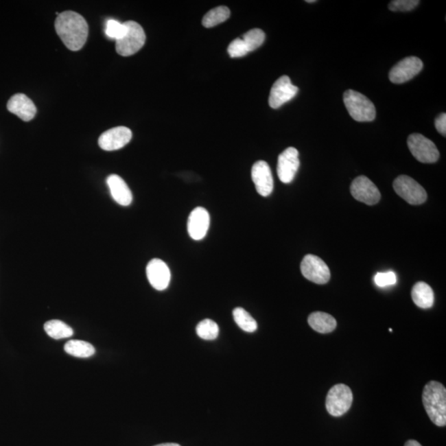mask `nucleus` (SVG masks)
Wrapping results in <instances>:
<instances>
[{
  "label": "nucleus",
  "instance_id": "obj_28",
  "mask_svg": "<svg viewBox=\"0 0 446 446\" xmlns=\"http://www.w3.org/2000/svg\"><path fill=\"white\" fill-rule=\"evenodd\" d=\"M419 0H393L389 3L388 9L392 12H408L419 5Z\"/></svg>",
  "mask_w": 446,
  "mask_h": 446
},
{
  "label": "nucleus",
  "instance_id": "obj_27",
  "mask_svg": "<svg viewBox=\"0 0 446 446\" xmlns=\"http://www.w3.org/2000/svg\"><path fill=\"white\" fill-rule=\"evenodd\" d=\"M125 23H121L115 19H109L106 24V35L109 38L117 40L123 38L126 34Z\"/></svg>",
  "mask_w": 446,
  "mask_h": 446
},
{
  "label": "nucleus",
  "instance_id": "obj_1",
  "mask_svg": "<svg viewBox=\"0 0 446 446\" xmlns=\"http://www.w3.org/2000/svg\"><path fill=\"white\" fill-rule=\"evenodd\" d=\"M55 28L56 34L71 51L80 50L86 43L88 23L82 16L75 12L64 11L59 14L56 19Z\"/></svg>",
  "mask_w": 446,
  "mask_h": 446
},
{
  "label": "nucleus",
  "instance_id": "obj_15",
  "mask_svg": "<svg viewBox=\"0 0 446 446\" xmlns=\"http://www.w3.org/2000/svg\"><path fill=\"white\" fill-rule=\"evenodd\" d=\"M147 277L154 289L162 291L167 289L172 274L165 262L160 259H153L147 266Z\"/></svg>",
  "mask_w": 446,
  "mask_h": 446
},
{
  "label": "nucleus",
  "instance_id": "obj_31",
  "mask_svg": "<svg viewBox=\"0 0 446 446\" xmlns=\"http://www.w3.org/2000/svg\"><path fill=\"white\" fill-rule=\"evenodd\" d=\"M435 127L438 132L441 133L442 136L446 135V115L445 113H441L435 120Z\"/></svg>",
  "mask_w": 446,
  "mask_h": 446
},
{
  "label": "nucleus",
  "instance_id": "obj_9",
  "mask_svg": "<svg viewBox=\"0 0 446 446\" xmlns=\"http://www.w3.org/2000/svg\"><path fill=\"white\" fill-rule=\"evenodd\" d=\"M423 68V63L416 56H408L400 60L389 72V80L393 84L407 82L419 74Z\"/></svg>",
  "mask_w": 446,
  "mask_h": 446
},
{
  "label": "nucleus",
  "instance_id": "obj_14",
  "mask_svg": "<svg viewBox=\"0 0 446 446\" xmlns=\"http://www.w3.org/2000/svg\"><path fill=\"white\" fill-rule=\"evenodd\" d=\"M251 178L254 182L255 189L259 196H269L274 189V180L272 172L267 162L259 161L255 162L251 169Z\"/></svg>",
  "mask_w": 446,
  "mask_h": 446
},
{
  "label": "nucleus",
  "instance_id": "obj_20",
  "mask_svg": "<svg viewBox=\"0 0 446 446\" xmlns=\"http://www.w3.org/2000/svg\"><path fill=\"white\" fill-rule=\"evenodd\" d=\"M412 298L416 305L423 309L432 307L435 300L432 287L424 282L416 283L413 286Z\"/></svg>",
  "mask_w": 446,
  "mask_h": 446
},
{
  "label": "nucleus",
  "instance_id": "obj_10",
  "mask_svg": "<svg viewBox=\"0 0 446 446\" xmlns=\"http://www.w3.org/2000/svg\"><path fill=\"white\" fill-rule=\"evenodd\" d=\"M298 88L291 82L289 76L283 75L275 81L271 88L269 104L272 108H281L282 105L293 99L298 94Z\"/></svg>",
  "mask_w": 446,
  "mask_h": 446
},
{
  "label": "nucleus",
  "instance_id": "obj_6",
  "mask_svg": "<svg viewBox=\"0 0 446 446\" xmlns=\"http://www.w3.org/2000/svg\"><path fill=\"white\" fill-rule=\"evenodd\" d=\"M393 189L399 196L412 205H420L427 200L425 190L412 178L400 176L393 182Z\"/></svg>",
  "mask_w": 446,
  "mask_h": 446
},
{
  "label": "nucleus",
  "instance_id": "obj_7",
  "mask_svg": "<svg viewBox=\"0 0 446 446\" xmlns=\"http://www.w3.org/2000/svg\"><path fill=\"white\" fill-rule=\"evenodd\" d=\"M408 145L412 156L421 163H435L439 159L440 153L436 145L419 133L409 136Z\"/></svg>",
  "mask_w": 446,
  "mask_h": 446
},
{
  "label": "nucleus",
  "instance_id": "obj_17",
  "mask_svg": "<svg viewBox=\"0 0 446 446\" xmlns=\"http://www.w3.org/2000/svg\"><path fill=\"white\" fill-rule=\"evenodd\" d=\"M7 108L8 110L24 121L34 119L36 113L34 103L23 94H17L12 97L8 102Z\"/></svg>",
  "mask_w": 446,
  "mask_h": 446
},
{
  "label": "nucleus",
  "instance_id": "obj_26",
  "mask_svg": "<svg viewBox=\"0 0 446 446\" xmlns=\"http://www.w3.org/2000/svg\"><path fill=\"white\" fill-rule=\"evenodd\" d=\"M196 332L200 338L206 340H213L218 338L219 327L213 320L205 319L198 324Z\"/></svg>",
  "mask_w": 446,
  "mask_h": 446
},
{
  "label": "nucleus",
  "instance_id": "obj_22",
  "mask_svg": "<svg viewBox=\"0 0 446 446\" xmlns=\"http://www.w3.org/2000/svg\"><path fill=\"white\" fill-rule=\"evenodd\" d=\"M44 329L50 338L56 340L71 338L73 335L72 328L60 320L47 322L45 323Z\"/></svg>",
  "mask_w": 446,
  "mask_h": 446
},
{
  "label": "nucleus",
  "instance_id": "obj_8",
  "mask_svg": "<svg viewBox=\"0 0 446 446\" xmlns=\"http://www.w3.org/2000/svg\"><path fill=\"white\" fill-rule=\"evenodd\" d=\"M301 272L308 281L325 285L330 281L331 272L327 263L314 255H307L301 263Z\"/></svg>",
  "mask_w": 446,
  "mask_h": 446
},
{
  "label": "nucleus",
  "instance_id": "obj_30",
  "mask_svg": "<svg viewBox=\"0 0 446 446\" xmlns=\"http://www.w3.org/2000/svg\"><path fill=\"white\" fill-rule=\"evenodd\" d=\"M375 281L379 287H387L395 285L397 283V277L392 271H388L386 273H377L375 277Z\"/></svg>",
  "mask_w": 446,
  "mask_h": 446
},
{
  "label": "nucleus",
  "instance_id": "obj_21",
  "mask_svg": "<svg viewBox=\"0 0 446 446\" xmlns=\"http://www.w3.org/2000/svg\"><path fill=\"white\" fill-rule=\"evenodd\" d=\"M64 349L67 354L78 358H89L95 353V349L91 344L78 340H70L64 344Z\"/></svg>",
  "mask_w": 446,
  "mask_h": 446
},
{
  "label": "nucleus",
  "instance_id": "obj_13",
  "mask_svg": "<svg viewBox=\"0 0 446 446\" xmlns=\"http://www.w3.org/2000/svg\"><path fill=\"white\" fill-rule=\"evenodd\" d=\"M132 132L126 127H117L108 130L99 139V145L104 151H117L125 147L132 140Z\"/></svg>",
  "mask_w": 446,
  "mask_h": 446
},
{
  "label": "nucleus",
  "instance_id": "obj_25",
  "mask_svg": "<svg viewBox=\"0 0 446 446\" xmlns=\"http://www.w3.org/2000/svg\"><path fill=\"white\" fill-rule=\"evenodd\" d=\"M243 44L246 47L247 52H251L257 50L265 42L266 34L259 28H254L242 36Z\"/></svg>",
  "mask_w": 446,
  "mask_h": 446
},
{
  "label": "nucleus",
  "instance_id": "obj_32",
  "mask_svg": "<svg viewBox=\"0 0 446 446\" xmlns=\"http://www.w3.org/2000/svg\"><path fill=\"white\" fill-rule=\"evenodd\" d=\"M405 446H423L416 441L410 440L406 442Z\"/></svg>",
  "mask_w": 446,
  "mask_h": 446
},
{
  "label": "nucleus",
  "instance_id": "obj_33",
  "mask_svg": "<svg viewBox=\"0 0 446 446\" xmlns=\"http://www.w3.org/2000/svg\"><path fill=\"white\" fill-rule=\"evenodd\" d=\"M155 446H180V445L176 443H165V444L157 445Z\"/></svg>",
  "mask_w": 446,
  "mask_h": 446
},
{
  "label": "nucleus",
  "instance_id": "obj_34",
  "mask_svg": "<svg viewBox=\"0 0 446 446\" xmlns=\"http://www.w3.org/2000/svg\"><path fill=\"white\" fill-rule=\"evenodd\" d=\"M307 3H315V0H307Z\"/></svg>",
  "mask_w": 446,
  "mask_h": 446
},
{
  "label": "nucleus",
  "instance_id": "obj_29",
  "mask_svg": "<svg viewBox=\"0 0 446 446\" xmlns=\"http://www.w3.org/2000/svg\"><path fill=\"white\" fill-rule=\"evenodd\" d=\"M228 52L231 58H242L248 54L241 38L235 39L229 44Z\"/></svg>",
  "mask_w": 446,
  "mask_h": 446
},
{
  "label": "nucleus",
  "instance_id": "obj_12",
  "mask_svg": "<svg viewBox=\"0 0 446 446\" xmlns=\"http://www.w3.org/2000/svg\"><path fill=\"white\" fill-rule=\"evenodd\" d=\"M351 193L356 200L367 205H375L380 200L381 194L376 185L366 176H359L352 182Z\"/></svg>",
  "mask_w": 446,
  "mask_h": 446
},
{
  "label": "nucleus",
  "instance_id": "obj_11",
  "mask_svg": "<svg viewBox=\"0 0 446 446\" xmlns=\"http://www.w3.org/2000/svg\"><path fill=\"white\" fill-rule=\"evenodd\" d=\"M299 153L294 148L285 150L278 158L277 173L283 183L290 184L294 180L299 165Z\"/></svg>",
  "mask_w": 446,
  "mask_h": 446
},
{
  "label": "nucleus",
  "instance_id": "obj_23",
  "mask_svg": "<svg viewBox=\"0 0 446 446\" xmlns=\"http://www.w3.org/2000/svg\"><path fill=\"white\" fill-rule=\"evenodd\" d=\"M231 11L228 7L219 6L214 8L207 13L202 19V26L209 28L218 25L230 17Z\"/></svg>",
  "mask_w": 446,
  "mask_h": 446
},
{
  "label": "nucleus",
  "instance_id": "obj_5",
  "mask_svg": "<svg viewBox=\"0 0 446 446\" xmlns=\"http://www.w3.org/2000/svg\"><path fill=\"white\" fill-rule=\"evenodd\" d=\"M352 401L353 395L351 388L343 384H336L327 393V410L331 416H342L351 408Z\"/></svg>",
  "mask_w": 446,
  "mask_h": 446
},
{
  "label": "nucleus",
  "instance_id": "obj_2",
  "mask_svg": "<svg viewBox=\"0 0 446 446\" xmlns=\"http://www.w3.org/2000/svg\"><path fill=\"white\" fill-rule=\"evenodd\" d=\"M423 401L427 415L438 427L446 425V389L443 384L431 381L425 385Z\"/></svg>",
  "mask_w": 446,
  "mask_h": 446
},
{
  "label": "nucleus",
  "instance_id": "obj_18",
  "mask_svg": "<svg viewBox=\"0 0 446 446\" xmlns=\"http://www.w3.org/2000/svg\"><path fill=\"white\" fill-rule=\"evenodd\" d=\"M107 185L111 196L117 204L129 206L132 202V193L123 178L117 174H111L107 178Z\"/></svg>",
  "mask_w": 446,
  "mask_h": 446
},
{
  "label": "nucleus",
  "instance_id": "obj_24",
  "mask_svg": "<svg viewBox=\"0 0 446 446\" xmlns=\"http://www.w3.org/2000/svg\"><path fill=\"white\" fill-rule=\"evenodd\" d=\"M235 322L242 330L246 332H254L257 330V322L251 317L244 308H235L233 312Z\"/></svg>",
  "mask_w": 446,
  "mask_h": 446
},
{
  "label": "nucleus",
  "instance_id": "obj_16",
  "mask_svg": "<svg viewBox=\"0 0 446 446\" xmlns=\"http://www.w3.org/2000/svg\"><path fill=\"white\" fill-rule=\"evenodd\" d=\"M210 226V215L204 208L198 207L189 214L188 233L194 241H200L206 237Z\"/></svg>",
  "mask_w": 446,
  "mask_h": 446
},
{
  "label": "nucleus",
  "instance_id": "obj_19",
  "mask_svg": "<svg viewBox=\"0 0 446 446\" xmlns=\"http://www.w3.org/2000/svg\"><path fill=\"white\" fill-rule=\"evenodd\" d=\"M308 324L316 331L319 333L327 334L336 329V319L331 315L326 312H316L308 317Z\"/></svg>",
  "mask_w": 446,
  "mask_h": 446
},
{
  "label": "nucleus",
  "instance_id": "obj_4",
  "mask_svg": "<svg viewBox=\"0 0 446 446\" xmlns=\"http://www.w3.org/2000/svg\"><path fill=\"white\" fill-rule=\"evenodd\" d=\"M126 34L119 40H116V51L123 56H129L137 54L144 46L145 34L143 27L134 21L125 22Z\"/></svg>",
  "mask_w": 446,
  "mask_h": 446
},
{
  "label": "nucleus",
  "instance_id": "obj_3",
  "mask_svg": "<svg viewBox=\"0 0 446 446\" xmlns=\"http://www.w3.org/2000/svg\"><path fill=\"white\" fill-rule=\"evenodd\" d=\"M349 115L357 121H372L376 117L374 104L360 93L348 89L343 96Z\"/></svg>",
  "mask_w": 446,
  "mask_h": 446
}]
</instances>
